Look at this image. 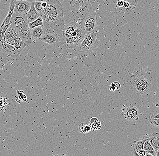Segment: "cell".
<instances>
[{"label": "cell", "instance_id": "1", "mask_svg": "<svg viewBox=\"0 0 159 156\" xmlns=\"http://www.w3.org/2000/svg\"><path fill=\"white\" fill-rule=\"evenodd\" d=\"M46 2L47 6L40 13L45 33L60 34L65 26L62 5L59 0H47Z\"/></svg>", "mask_w": 159, "mask_h": 156}, {"label": "cell", "instance_id": "2", "mask_svg": "<svg viewBox=\"0 0 159 156\" xmlns=\"http://www.w3.org/2000/svg\"><path fill=\"white\" fill-rule=\"evenodd\" d=\"M132 85L134 91L139 95H142L148 92L152 86L148 79L142 76L135 77L132 82Z\"/></svg>", "mask_w": 159, "mask_h": 156}, {"label": "cell", "instance_id": "3", "mask_svg": "<svg viewBox=\"0 0 159 156\" xmlns=\"http://www.w3.org/2000/svg\"><path fill=\"white\" fill-rule=\"evenodd\" d=\"M97 16L94 14L87 15L82 20L81 27L86 34L95 32L97 29Z\"/></svg>", "mask_w": 159, "mask_h": 156}, {"label": "cell", "instance_id": "4", "mask_svg": "<svg viewBox=\"0 0 159 156\" xmlns=\"http://www.w3.org/2000/svg\"><path fill=\"white\" fill-rule=\"evenodd\" d=\"M97 34L96 33L86 34L85 37L78 47V51L85 52L91 49L96 42Z\"/></svg>", "mask_w": 159, "mask_h": 156}, {"label": "cell", "instance_id": "5", "mask_svg": "<svg viewBox=\"0 0 159 156\" xmlns=\"http://www.w3.org/2000/svg\"><path fill=\"white\" fill-rule=\"evenodd\" d=\"M15 29L20 35L26 46H29L32 43L33 41L32 38L31 29L29 26V24L20 26Z\"/></svg>", "mask_w": 159, "mask_h": 156}, {"label": "cell", "instance_id": "6", "mask_svg": "<svg viewBox=\"0 0 159 156\" xmlns=\"http://www.w3.org/2000/svg\"><path fill=\"white\" fill-rule=\"evenodd\" d=\"M0 51L5 56L12 58H16L20 55L14 46L2 41L0 42Z\"/></svg>", "mask_w": 159, "mask_h": 156}, {"label": "cell", "instance_id": "7", "mask_svg": "<svg viewBox=\"0 0 159 156\" xmlns=\"http://www.w3.org/2000/svg\"><path fill=\"white\" fill-rule=\"evenodd\" d=\"M32 3L25 1H17L15 7L14 13L26 15L30 9Z\"/></svg>", "mask_w": 159, "mask_h": 156}, {"label": "cell", "instance_id": "8", "mask_svg": "<svg viewBox=\"0 0 159 156\" xmlns=\"http://www.w3.org/2000/svg\"><path fill=\"white\" fill-rule=\"evenodd\" d=\"M29 23L26 15L14 13L12 16L11 27L14 29L20 26Z\"/></svg>", "mask_w": 159, "mask_h": 156}, {"label": "cell", "instance_id": "9", "mask_svg": "<svg viewBox=\"0 0 159 156\" xmlns=\"http://www.w3.org/2000/svg\"><path fill=\"white\" fill-rule=\"evenodd\" d=\"M40 41L47 43L49 45L54 46L60 41V34L45 33L42 37Z\"/></svg>", "mask_w": 159, "mask_h": 156}, {"label": "cell", "instance_id": "10", "mask_svg": "<svg viewBox=\"0 0 159 156\" xmlns=\"http://www.w3.org/2000/svg\"><path fill=\"white\" fill-rule=\"evenodd\" d=\"M149 135L146 134L143 137V139H139L134 142V149L141 156H144L146 152L143 150V146L145 142L148 139Z\"/></svg>", "mask_w": 159, "mask_h": 156}, {"label": "cell", "instance_id": "11", "mask_svg": "<svg viewBox=\"0 0 159 156\" xmlns=\"http://www.w3.org/2000/svg\"><path fill=\"white\" fill-rule=\"evenodd\" d=\"M16 1H15L14 0H11L8 13L6 16V18L4 20L2 25L8 26H11V24L12 16L14 13L15 7L16 6Z\"/></svg>", "mask_w": 159, "mask_h": 156}, {"label": "cell", "instance_id": "12", "mask_svg": "<svg viewBox=\"0 0 159 156\" xmlns=\"http://www.w3.org/2000/svg\"><path fill=\"white\" fill-rule=\"evenodd\" d=\"M40 16V14L39 13L35 8L34 2L32 3L30 9L26 14L28 22L30 23L32 22H33Z\"/></svg>", "mask_w": 159, "mask_h": 156}, {"label": "cell", "instance_id": "13", "mask_svg": "<svg viewBox=\"0 0 159 156\" xmlns=\"http://www.w3.org/2000/svg\"><path fill=\"white\" fill-rule=\"evenodd\" d=\"M45 31L43 26H39L33 29H31V34L33 41L40 40L42 37L43 36Z\"/></svg>", "mask_w": 159, "mask_h": 156}, {"label": "cell", "instance_id": "14", "mask_svg": "<svg viewBox=\"0 0 159 156\" xmlns=\"http://www.w3.org/2000/svg\"><path fill=\"white\" fill-rule=\"evenodd\" d=\"M148 140L155 151L159 150V132H154L151 135H149Z\"/></svg>", "mask_w": 159, "mask_h": 156}, {"label": "cell", "instance_id": "15", "mask_svg": "<svg viewBox=\"0 0 159 156\" xmlns=\"http://www.w3.org/2000/svg\"><path fill=\"white\" fill-rule=\"evenodd\" d=\"M15 48L17 52L20 54L23 51L25 48L26 47L25 45V44L24 42L23 41L20 35L19 34L17 36L16 38V41H15V43L14 45Z\"/></svg>", "mask_w": 159, "mask_h": 156}, {"label": "cell", "instance_id": "16", "mask_svg": "<svg viewBox=\"0 0 159 156\" xmlns=\"http://www.w3.org/2000/svg\"><path fill=\"white\" fill-rule=\"evenodd\" d=\"M143 150L146 152V153L151 154L155 156H157V153L155 151L153 147L152 146L151 143L149 142L148 139L144 143Z\"/></svg>", "mask_w": 159, "mask_h": 156}, {"label": "cell", "instance_id": "17", "mask_svg": "<svg viewBox=\"0 0 159 156\" xmlns=\"http://www.w3.org/2000/svg\"><path fill=\"white\" fill-rule=\"evenodd\" d=\"M29 26L30 29H32L39 26H43V20L41 16L34 21L33 22L29 23Z\"/></svg>", "mask_w": 159, "mask_h": 156}, {"label": "cell", "instance_id": "18", "mask_svg": "<svg viewBox=\"0 0 159 156\" xmlns=\"http://www.w3.org/2000/svg\"><path fill=\"white\" fill-rule=\"evenodd\" d=\"M133 106H131L126 108L124 112V117L129 122H133Z\"/></svg>", "mask_w": 159, "mask_h": 156}, {"label": "cell", "instance_id": "19", "mask_svg": "<svg viewBox=\"0 0 159 156\" xmlns=\"http://www.w3.org/2000/svg\"><path fill=\"white\" fill-rule=\"evenodd\" d=\"M11 31L12 28L11 26L9 27L6 31V33L4 36L3 38L2 41L6 43H8L10 44L11 43Z\"/></svg>", "mask_w": 159, "mask_h": 156}, {"label": "cell", "instance_id": "20", "mask_svg": "<svg viewBox=\"0 0 159 156\" xmlns=\"http://www.w3.org/2000/svg\"><path fill=\"white\" fill-rule=\"evenodd\" d=\"M120 87H121L120 83L119 82H118V81H115V82L111 83L109 85V89L110 91L114 92L116 90H119L120 89Z\"/></svg>", "mask_w": 159, "mask_h": 156}, {"label": "cell", "instance_id": "21", "mask_svg": "<svg viewBox=\"0 0 159 156\" xmlns=\"http://www.w3.org/2000/svg\"><path fill=\"white\" fill-rule=\"evenodd\" d=\"M9 27V26H8L1 25V27H0V42L2 40L4 36Z\"/></svg>", "mask_w": 159, "mask_h": 156}, {"label": "cell", "instance_id": "22", "mask_svg": "<svg viewBox=\"0 0 159 156\" xmlns=\"http://www.w3.org/2000/svg\"><path fill=\"white\" fill-rule=\"evenodd\" d=\"M34 7L35 9L40 14L44 10L42 5V2H34Z\"/></svg>", "mask_w": 159, "mask_h": 156}, {"label": "cell", "instance_id": "23", "mask_svg": "<svg viewBox=\"0 0 159 156\" xmlns=\"http://www.w3.org/2000/svg\"><path fill=\"white\" fill-rule=\"evenodd\" d=\"M90 126L91 127L92 130H93V131H97V130H99L101 129V123L100 122L98 121V122H95V123L90 125Z\"/></svg>", "mask_w": 159, "mask_h": 156}, {"label": "cell", "instance_id": "24", "mask_svg": "<svg viewBox=\"0 0 159 156\" xmlns=\"http://www.w3.org/2000/svg\"><path fill=\"white\" fill-rule=\"evenodd\" d=\"M149 121L152 125L159 127V118H152V117H150L149 119Z\"/></svg>", "mask_w": 159, "mask_h": 156}, {"label": "cell", "instance_id": "25", "mask_svg": "<svg viewBox=\"0 0 159 156\" xmlns=\"http://www.w3.org/2000/svg\"><path fill=\"white\" fill-rule=\"evenodd\" d=\"M87 124V123H85V122H82V123L80 124L79 127H78V131H79L80 133H82L84 127H85Z\"/></svg>", "mask_w": 159, "mask_h": 156}, {"label": "cell", "instance_id": "26", "mask_svg": "<svg viewBox=\"0 0 159 156\" xmlns=\"http://www.w3.org/2000/svg\"><path fill=\"white\" fill-rule=\"evenodd\" d=\"M91 130H92V129H91V127H90V125L87 124L85 127H84V130H83V132H82V133H83V134L88 133L89 132H90Z\"/></svg>", "mask_w": 159, "mask_h": 156}, {"label": "cell", "instance_id": "27", "mask_svg": "<svg viewBox=\"0 0 159 156\" xmlns=\"http://www.w3.org/2000/svg\"><path fill=\"white\" fill-rule=\"evenodd\" d=\"M98 121H99L98 118L95 117H92V118L90 119V120H89V125H92V124H94V123L98 122Z\"/></svg>", "mask_w": 159, "mask_h": 156}, {"label": "cell", "instance_id": "28", "mask_svg": "<svg viewBox=\"0 0 159 156\" xmlns=\"http://www.w3.org/2000/svg\"><path fill=\"white\" fill-rule=\"evenodd\" d=\"M151 117H152V118H159V110H157V111L154 112L153 114H152Z\"/></svg>", "mask_w": 159, "mask_h": 156}, {"label": "cell", "instance_id": "29", "mask_svg": "<svg viewBox=\"0 0 159 156\" xmlns=\"http://www.w3.org/2000/svg\"><path fill=\"white\" fill-rule=\"evenodd\" d=\"M124 1L122 0H119L117 2V5L119 7H124Z\"/></svg>", "mask_w": 159, "mask_h": 156}, {"label": "cell", "instance_id": "30", "mask_svg": "<svg viewBox=\"0 0 159 156\" xmlns=\"http://www.w3.org/2000/svg\"><path fill=\"white\" fill-rule=\"evenodd\" d=\"M130 7V4L128 2L124 1V7L126 8H128Z\"/></svg>", "mask_w": 159, "mask_h": 156}, {"label": "cell", "instance_id": "31", "mask_svg": "<svg viewBox=\"0 0 159 156\" xmlns=\"http://www.w3.org/2000/svg\"><path fill=\"white\" fill-rule=\"evenodd\" d=\"M132 154H133V156H141L139 155V154L137 153L136 151H135V150L133 149V150H132Z\"/></svg>", "mask_w": 159, "mask_h": 156}, {"label": "cell", "instance_id": "32", "mask_svg": "<svg viewBox=\"0 0 159 156\" xmlns=\"http://www.w3.org/2000/svg\"><path fill=\"white\" fill-rule=\"evenodd\" d=\"M42 5L43 8H45L47 6V2H42Z\"/></svg>", "mask_w": 159, "mask_h": 156}, {"label": "cell", "instance_id": "33", "mask_svg": "<svg viewBox=\"0 0 159 156\" xmlns=\"http://www.w3.org/2000/svg\"><path fill=\"white\" fill-rule=\"evenodd\" d=\"M51 156H69L65 154H58L55 155H52Z\"/></svg>", "mask_w": 159, "mask_h": 156}, {"label": "cell", "instance_id": "34", "mask_svg": "<svg viewBox=\"0 0 159 156\" xmlns=\"http://www.w3.org/2000/svg\"><path fill=\"white\" fill-rule=\"evenodd\" d=\"M15 1H27V2H30L32 3L34 2V0H14Z\"/></svg>", "mask_w": 159, "mask_h": 156}, {"label": "cell", "instance_id": "35", "mask_svg": "<svg viewBox=\"0 0 159 156\" xmlns=\"http://www.w3.org/2000/svg\"><path fill=\"white\" fill-rule=\"evenodd\" d=\"M46 1L47 0H34V2H46Z\"/></svg>", "mask_w": 159, "mask_h": 156}, {"label": "cell", "instance_id": "36", "mask_svg": "<svg viewBox=\"0 0 159 156\" xmlns=\"http://www.w3.org/2000/svg\"><path fill=\"white\" fill-rule=\"evenodd\" d=\"M144 156H155L151 154H148V153H146V154Z\"/></svg>", "mask_w": 159, "mask_h": 156}, {"label": "cell", "instance_id": "37", "mask_svg": "<svg viewBox=\"0 0 159 156\" xmlns=\"http://www.w3.org/2000/svg\"><path fill=\"white\" fill-rule=\"evenodd\" d=\"M156 153H157V156H159V150L156 152Z\"/></svg>", "mask_w": 159, "mask_h": 156}]
</instances>
